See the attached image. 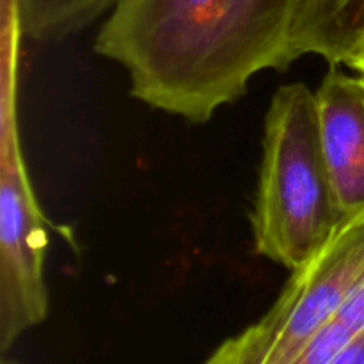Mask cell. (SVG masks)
Returning a JSON list of instances; mask_svg holds the SVG:
<instances>
[{
    "instance_id": "obj_1",
    "label": "cell",
    "mask_w": 364,
    "mask_h": 364,
    "mask_svg": "<svg viewBox=\"0 0 364 364\" xmlns=\"http://www.w3.org/2000/svg\"><path fill=\"white\" fill-rule=\"evenodd\" d=\"M306 0H119L95 41L119 64L135 100L203 124L265 70L295 63Z\"/></svg>"
},
{
    "instance_id": "obj_2",
    "label": "cell",
    "mask_w": 364,
    "mask_h": 364,
    "mask_svg": "<svg viewBox=\"0 0 364 364\" xmlns=\"http://www.w3.org/2000/svg\"><path fill=\"white\" fill-rule=\"evenodd\" d=\"M316 119L315 91L283 85L265 116L251 230L255 251L290 272L323 251L340 230Z\"/></svg>"
},
{
    "instance_id": "obj_3",
    "label": "cell",
    "mask_w": 364,
    "mask_h": 364,
    "mask_svg": "<svg viewBox=\"0 0 364 364\" xmlns=\"http://www.w3.org/2000/svg\"><path fill=\"white\" fill-rule=\"evenodd\" d=\"M21 32L2 20L0 92V352L7 354L48 315L45 256L48 235L25 166L18 128V46Z\"/></svg>"
},
{
    "instance_id": "obj_4",
    "label": "cell",
    "mask_w": 364,
    "mask_h": 364,
    "mask_svg": "<svg viewBox=\"0 0 364 364\" xmlns=\"http://www.w3.org/2000/svg\"><path fill=\"white\" fill-rule=\"evenodd\" d=\"M364 277V215L341 224L311 262L291 272L269 311L224 340L203 364H291Z\"/></svg>"
},
{
    "instance_id": "obj_5",
    "label": "cell",
    "mask_w": 364,
    "mask_h": 364,
    "mask_svg": "<svg viewBox=\"0 0 364 364\" xmlns=\"http://www.w3.org/2000/svg\"><path fill=\"white\" fill-rule=\"evenodd\" d=\"M331 64L315 91L323 160L341 224L364 215V75Z\"/></svg>"
},
{
    "instance_id": "obj_6",
    "label": "cell",
    "mask_w": 364,
    "mask_h": 364,
    "mask_svg": "<svg viewBox=\"0 0 364 364\" xmlns=\"http://www.w3.org/2000/svg\"><path fill=\"white\" fill-rule=\"evenodd\" d=\"M363 32L364 0H306L291 41L294 59L318 55L345 64Z\"/></svg>"
},
{
    "instance_id": "obj_7",
    "label": "cell",
    "mask_w": 364,
    "mask_h": 364,
    "mask_svg": "<svg viewBox=\"0 0 364 364\" xmlns=\"http://www.w3.org/2000/svg\"><path fill=\"white\" fill-rule=\"evenodd\" d=\"M21 38L34 43L59 41L77 34L119 0H16Z\"/></svg>"
},
{
    "instance_id": "obj_8",
    "label": "cell",
    "mask_w": 364,
    "mask_h": 364,
    "mask_svg": "<svg viewBox=\"0 0 364 364\" xmlns=\"http://www.w3.org/2000/svg\"><path fill=\"white\" fill-rule=\"evenodd\" d=\"M331 364H364V333L354 338Z\"/></svg>"
},
{
    "instance_id": "obj_9",
    "label": "cell",
    "mask_w": 364,
    "mask_h": 364,
    "mask_svg": "<svg viewBox=\"0 0 364 364\" xmlns=\"http://www.w3.org/2000/svg\"><path fill=\"white\" fill-rule=\"evenodd\" d=\"M343 66L350 68L352 71H358V73L364 75V32L359 36L358 41L354 43V46H352L350 53H348Z\"/></svg>"
},
{
    "instance_id": "obj_10",
    "label": "cell",
    "mask_w": 364,
    "mask_h": 364,
    "mask_svg": "<svg viewBox=\"0 0 364 364\" xmlns=\"http://www.w3.org/2000/svg\"><path fill=\"white\" fill-rule=\"evenodd\" d=\"M0 364H21V363H18L16 359H11L7 354H2V359H0Z\"/></svg>"
}]
</instances>
